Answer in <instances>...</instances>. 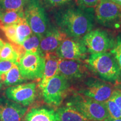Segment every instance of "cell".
<instances>
[{
	"label": "cell",
	"mask_w": 121,
	"mask_h": 121,
	"mask_svg": "<svg viewBox=\"0 0 121 121\" xmlns=\"http://www.w3.org/2000/svg\"><path fill=\"white\" fill-rule=\"evenodd\" d=\"M24 18H25L24 9L4 11L3 12L1 18L0 27L13 24H17Z\"/></svg>",
	"instance_id": "20"
},
{
	"label": "cell",
	"mask_w": 121,
	"mask_h": 121,
	"mask_svg": "<svg viewBox=\"0 0 121 121\" xmlns=\"http://www.w3.org/2000/svg\"><path fill=\"white\" fill-rule=\"evenodd\" d=\"M111 53L116 59L121 71V36L119 35L117 38L116 41L114 42L112 48Z\"/></svg>",
	"instance_id": "26"
},
{
	"label": "cell",
	"mask_w": 121,
	"mask_h": 121,
	"mask_svg": "<svg viewBox=\"0 0 121 121\" xmlns=\"http://www.w3.org/2000/svg\"><path fill=\"white\" fill-rule=\"evenodd\" d=\"M72 0H43L44 5L48 8H55L63 6Z\"/></svg>",
	"instance_id": "27"
},
{
	"label": "cell",
	"mask_w": 121,
	"mask_h": 121,
	"mask_svg": "<svg viewBox=\"0 0 121 121\" xmlns=\"http://www.w3.org/2000/svg\"><path fill=\"white\" fill-rule=\"evenodd\" d=\"M20 58V56L14 44L4 43L0 52V60H10L18 64Z\"/></svg>",
	"instance_id": "21"
},
{
	"label": "cell",
	"mask_w": 121,
	"mask_h": 121,
	"mask_svg": "<svg viewBox=\"0 0 121 121\" xmlns=\"http://www.w3.org/2000/svg\"><path fill=\"white\" fill-rule=\"evenodd\" d=\"M110 99L112 100L121 110V91L118 89L114 90Z\"/></svg>",
	"instance_id": "30"
},
{
	"label": "cell",
	"mask_w": 121,
	"mask_h": 121,
	"mask_svg": "<svg viewBox=\"0 0 121 121\" xmlns=\"http://www.w3.org/2000/svg\"><path fill=\"white\" fill-rule=\"evenodd\" d=\"M102 0H77L78 6L84 8H92L96 7Z\"/></svg>",
	"instance_id": "28"
},
{
	"label": "cell",
	"mask_w": 121,
	"mask_h": 121,
	"mask_svg": "<svg viewBox=\"0 0 121 121\" xmlns=\"http://www.w3.org/2000/svg\"><path fill=\"white\" fill-rule=\"evenodd\" d=\"M18 66L22 76L27 80H41L44 68V58L39 53L26 52L20 58Z\"/></svg>",
	"instance_id": "7"
},
{
	"label": "cell",
	"mask_w": 121,
	"mask_h": 121,
	"mask_svg": "<svg viewBox=\"0 0 121 121\" xmlns=\"http://www.w3.org/2000/svg\"><path fill=\"white\" fill-rule=\"evenodd\" d=\"M67 38L66 34L58 28H48L40 40V53L44 56L48 53L56 52L62 42Z\"/></svg>",
	"instance_id": "13"
},
{
	"label": "cell",
	"mask_w": 121,
	"mask_h": 121,
	"mask_svg": "<svg viewBox=\"0 0 121 121\" xmlns=\"http://www.w3.org/2000/svg\"><path fill=\"white\" fill-rule=\"evenodd\" d=\"M98 23L107 28L121 27V6L112 0H102L94 10Z\"/></svg>",
	"instance_id": "5"
},
{
	"label": "cell",
	"mask_w": 121,
	"mask_h": 121,
	"mask_svg": "<svg viewBox=\"0 0 121 121\" xmlns=\"http://www.w3.org/2000/svg\"><path fill=\"white\" fill-rule=\"evenodd\" d=\"M28 109L4 96H0V121H21Z\"/></svg>",
	"instance_id": "12"
},
{
	"label": "cell",
	"mask_w": 121,
	"mask_h": 121,
	"mask_svg": "<svg viewBox=\"0 0 121 121\" xmlns=\"http://www.w3.org/2000/svg\"><path fill=\"white\" fill-rule=\"evenodd\" d=\"M29 0H0V7L3 11L24 9Z\"/></svg>",
	"instance_id": "23"
},
{
	"label": "cell",
	"mask_w": 121,
	"mask_h": 121,
	"mask_svg": "<svg viewBox=\"0 0 121 121\" xmlns=\"http://www.w3.org/2000/svg\"><path fill=\"white\" fill-rule=\"evenodd\" d=\"M108 111L110 118H121V110L111 99H108L104 103Z\"/></svg>",
	"instance_id": "24"
},
{
	"label": "cell",
	"mask_w": 121,
	"mask_h": 121,
	"mask_svg": "<svg viewBox=\"0 0 121 121\" xmlns=\"http://www.w3.org/2000/svg\"><path fill=\"white\" fill-rule=\"evenodd\" d=\"M1 48H1V47H0V52H1Z\"/></svg>",
	"instance_id": "35"
},
{
	"label": "cell",
	"mask_w": 121,
	"mask_h": 121,
	"mask_svg": "<svg viewBox=\"0 0 121 121\" xmlns=\"http://www.w3.org/2000/svg\"><path fill=\"white\" fill-rule=\"evenodd\" d=\"M120 87H120V89H121V90H121V86H120Z\"/></svg>",
	"instance_id": "36"
},
{
	"label": "cell",
	"mask_w": 121,
	"mask_h": 121,
	"mask_svg": "<svg viewBox=\"0 0 121 121\" xmlns=\"http://www.w3.org/2000/svg\"><path fill=\"white\" fill-rule=\"evenodd\" d=\"M0 88H1V86H0Z\"/></svg>",
	"instance_id": "37"
},
{
	"label": "cell",
	"mask_w": 121,
	"mask_h": 121,
	"mask_svg": "<svg viewBox=\"0 0 121 121\" xmlns=\"http://www.w3.org/2000/svg\"><path fill=\"white\" fill-rule=\"evenodd\" d=\"M10 43L16 44V24L0 27Z\"/></svg>",
	"instance_id": "25"
},
{
	"label": "cell",
	"mask_w": 121,
	"mask_h": 121,
	"mask_svg": "<svg viewBox=\"0 0 121 121\" xmlns=\"http://www.w3.org/2000/svg\"><path fill=\"white\" fill-rule=\"evenodd\" d=\"M16 63L10 60H0V75L10 70Z\"/></svg>",
	"instance_id": "29"
},
{
	"label": "cell",
	"mask_w": 121,
	"mask_h": 121,
	"mask_svg": "<svg viewBox=\"0 0 121 121\" xmlns=\"http://www.w3.org/2000/svg\"><path fill=\"white\" fill-rule=\"evenodd\" d=\"M31 29L24 18L19 23L16 24V44H22L24 40L32 34Z\"/></svg>",
	"instance_id": "22"
},
{
	"label": "cell",
	"mask_w": 121,
	"mask_h": 121,
	"mask_svg": "<svg viewBox=\"0 0 121 121\" xmlns=\"http://www.w3.org/2000/svg\"><path fill=\"white\" fill-rule=\"evenodd\" d=\"M69 87L68 80L59 74L55 76L42 89L44 100L49 105L60 106L67 96Z\"/></svg>",
	"instance_id": "6"
},
{
	"label": "cell",
	"mask_w": 121,
	"mask_h": 121,
	"mask_svg": "<svg viewBox=\"0 0 121 121\" xmlns=\"http://www.w3.org/2000/svg\"><path fill=\"white\" fill-rule=\"evenodd\" d=\"M23 121H59L58 115L53 109L34 108L27 113Z\"/></svg>",
	"instance_id": "16"
},
{
	"label": "cell",
	"mask_w": 121,
	"mask_h": 121,
	"mask_svg": "<svg viewBox=\"0 0 121 121\" xmlns=\"http://www.w3.org/2000/svg\"><path fill=\"white\" fill-rule=\"evenodd\" d=\"M4 11L1 9V7H0V22H1V16H2V13Z\"/></svg>",
	"instance_id": "34"
},
{
	"label": "cell",
	"mask_w": 121,
	"mask_h": 121,
	"mask_svg": "<svg viewBox=\"0 0 121 121\" xmlns=\"http://www.w3.org/2000/svg\"><path fill=\"white\" fill-rule=\"evenodd\" d=\"M4 44V42L3 41L2 39L0 38V47L2 48Z\"/></svg>",
	"instance_id": "32"
},
{
	"label": "cell",
	"mask_w": 121,
	"mask_h": 121,
	"mask_svg": "<svg viewBox=\"0 0 121 121\" xmlns=\"http://www.w3.org/2000/svg\"><path fill=\"white\" fill-rule=\"evenodd\" d=\"M87 52L97 54L112 49L114 42L106 31L100 29L91 30L81 39Z\"/></svg>",
	"instance_id": "8"
},
{
	"label": "cell",
	"mask_w": 121,
	"mask_h": 121,
	"mask_svg": "<svg viewBox=\"0 0 121 121\" xmlns=\"http://www.w3.org/2000/svg\"><path fill=\"white\" fill-rule=\"evenodd\" d=\"M90 121H107L110 119L104 103L99 102L81 94L75 95L67 103Z\"/></svg>",
	"instance_id": "3"
},
{
	"label": "cell",
	"mask_w": 121,
	"mask_h": 121,
	"mask_svg": "<svg viewBox=\"0 0 121 121\" xmlns=\"http://www.w3.org/2000/svg\"><path fill=\"white\" fill-rule=\"evenodd\" d=\"M112 1H113V2L121 6V0H112Z\"/></svg>",
	"instance_id": "31"
},
{
	"label": "cell",
	"mask_w": 121,
	"mask_h": 121,
	"mask_svg": "<svg viewBox=\"0 0 121 121\" xmlns=\"http://www.w3.org/2000/svg\"></svg>",
	"instance_id": "38"
},
{
	"label": "cell",
	"mask_w": 121,
	"mask_h": 121,
	"mask_svg": "<svg viewBox=\"0 0 121 121\" xmlns=\"http://www.w3.org/2000/svg\"><path fill=\"white\" fill-rule=\"evenodd\" d=\"M58 71L59 75L67 80L78 79L85 75L87 73V68L81 60L60 58Z\"/></svg>",
	"instance_id": "14"
},
{
	"label": "cell",
	"mask_w": 121,
	"mask_h": 121,
	"mask_svg": "<svg viewBox=\"0 0 121 121\" xmlns=\"http://www.w3.org/2000/svg\"><path fill=\"white\" fill-rule=\"evenodd\" d=\"M24 16L33 33L43 37L48 29V20L40 0H29Z\"/></svg>",
	"instance_id": "4"
},
{
	"label": "cell",
	"mask_w": 121,
	"mask_h": 121,
	"mask_svg": "<svg viewBox=\"0 0 121 121\" xmlns=\"http://www.w3.org/2000/svg\"><path fill=\"white\" fill-rule=\"evenodd\" d=\"M55 53L61 59L82 60L86 57L87 51L81 39L67 38L62 42Z\"/></svg>",
	"instance_id": "10"
},
{
	"label": "cell",
	"mask_w": 121,
	"mask_h": 121,
	"mask_svg": "<svg viewBox=\"0 0 121 121\" xmlns=\"http://www.w3.org/2000/svg\"><path fill=\"white\" fill-rule=\"evenodd\" d=\"M41 36L33 33L32 34L24 40L22 44H17L19 52L21 57L26 52L39 53Z\"/></svg>",
	"instance_id": "19"
},
{
	"label": "cell",
	"mask_w": 121,
	"mask_h": 121,
	"mask_svg": "<svg viewBox=\"0 0 121 121\" xmlns=\"http://www.w3.org/2000/svg\"><path fill=\"white\" fill-rule=\"evenodd\" d=\"M107 121H121V118H118V119H111L110 118L108 119Z\"/></svg>",
	"instance_id": "33"
},
{
	"label": "cell",
	"mask_w": 121,
	"mask_h": 121,
	"mask_svg": "<svg viewBox=\"0 0 121 121\" xmlns=\"http://www.w3.org/2000/svg\"><path fill=\"white\" fill-rule=\"evenodd\" d=\"M26 80L20 71L18 64L16 63L8 72L0 75V86H16L25 82Z\"/></svg>",
	"instance_id": "17"
},
{
	"label": "cell",
	"mask_w": 121,
	"mask_h": 121,
	"mask_svg": "<svg viewBox=\"0 0 121 121\" xmlns=\"http://www.w3.org/2000/svg\"><path fill=\"white\" fill-rule=\"evenodd\" d=\"M94 10L78 6L60 9L54 15L58 28L68 38L81 39L93 28Z\"/></svg>",
	"instance_id": "1"
},
{
	"label": "cell",
	"mask_w": 121,
	"mask_h": 121,
	"mask_svg": "<svg viewBox=\"0 0 121 121\" xmlns=\"http://www.w3.org/2000/svg\"><path fill=\"white\" fill-rule=\"evenodd\" d=\"M86 62L92 70L106 80L114 81L120 77V68L113 54L110 53L91 54Z\"/></svg>",
	"instance_id": "2"
},
{
	"label": "cell",
	"mask_w": 121,
	"mask_h": 121,
	"mask_svg": "<svg viewBox=\"0 0 121 121\" xmlns=\"http://www.w3.org/2000/svg\"><path fill=\"white\" fill-rule=\"evenodd\" d=\"M114 91L112 85L98 80H91L80 91L81 95L98 102L104 103L111 97Z\"/></svg>",
	"instance_id": "11"
},
{
	"label": "cell",
	"mask_w": 121,
	"mask_h": 121,
	"mask_svg": "<svg viewBox=\"0 0 121 121\" xmlns=\"http://www.w3.org/2000/svg\"><path fill=\"white\" fill-rule=\"evenodd\" d=\"M7 99L24 107L33 104L37 94V84L34 82L19 84L10 86L5 91Z\"/></svg>",
	"instance_id": "9"
},
{
	"label": "cell",
	"mask_w": 121,
	"mask_h": 121,
	"mask_svg": "<svg viewBox=\"0 0 121 121\" xmlns=\"http://www.w3.org/2000/svg\"><path fill=\"white\" fill-rule=\"evenodd\" d=\"M59 121H89L76 109L66 104L57 110Z\"/></svg>",
	"instance_id": "18"
},
{
	"label": "cell",
	"mask_w": 121,
	"mask_h": 121,
	"mask_svg": "<svg viewBox=\"0 0 121 121\" xmlns=\"http://www.w3.org/2000/svg\"><path fill=\"white\" fill-rule=\"evenodd\" d=\"M44 68L42 78L39 84L40 89L44 88L51 78L58 75L60 58L56 53H48L44 56Z\"/></svg>",
	"instance_id": "15"
}]
</instances>
